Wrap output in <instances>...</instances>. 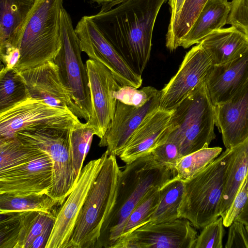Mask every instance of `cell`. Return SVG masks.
Wrapping results in <instances>:
<instances>
[{
	"label": "cell",
	"instance_id": "cell-4",
	"mask_svg": "<svg viewBox=\"0 0 248 248\" xmlns=\"http://www.w3.org/2000/svg\"><path fill=\"white\" fill-rule=\"evenodd\" d=\"M63 0H36L19 40L18 71L53 61L61 47Z\"/></svg>",
	"mask_w": 248,
	"mask_h": 248
},
{
	"label": "cell",
	"instance_id": "cell-40",
	"mask_svg": "<svg viewBox=\"0 0 248 248\" xmlns=\"http://www.w3.org/2000/svg\"><path fill=\"white\" fill-rule=\"evenodd\" d=\"M54 224L48 226L46 230L37 236L32 243L31 248H46L50 238Z\"/></svg>",
	"mask_w": 248,
	"mask_h": 248
},
{
	"label": "cell",
	"instance_id": "cell-29",
	"mask_svg": "<svg viewBox=\"0 0 248 248\" xmlns=\"http://www.w3.org/2000/svg\"><path fill=\"white\" fill-rule=\"evenodd\" d=\"M208 0H185L180 11L172 24L169 25L166 46L172 51L180 44L195 22Z\"/></svg>",
	"mask_w": 248,
	"mask_h": 248
},
{
	"label": "cell",
	"instance_id": "cell-24",
	"mask_svg": "<svg viewBox=\"0 0 248 248\" xmlns=\"http://www.w3.org/2000/svg\"><path fill=\"white\" fill-rule=\"evenodd\" d=\"M248 173V139L231 148L225 173L223 194L219 207L223 217Z\"/></svg>",
	"mask_w": 248,
	"mask_h": 248
},
{
	"label": "cell",
	"instance_id": "cell-21",
	"mask_svg": "<svg viewBox=\"0 0 248 248\" xmlns=\"http://www.w3.org/2000/svg\"><path fill=\"white\" fill-rule=\"evenodd\" d=\"M173 110L159 108L148 115L133 133L119 156L126 164L150 154L160 143Z\"/></svg>",
	"mask_w": 248,
	"mask_h": 248
},
{
	"label": "cell",
	"instance_id": "cell-15",
	"mask_svg": "<svg viewBox=\"0 0 248 248\" xmlns=\"http://www.w3.org/2000/svg\"><path fill=\"white\" fill-rule=\"evenodd\" d=\"M24 79L30 97L52 107L71 111L78 118L79 111L63 84L58 66L53 61L19 71Z\"/></svg>",
	"mask_w": 248,
	"mask_h": 248
},
{
	"label": "cell",
	"instance_id": "cell-9",
	"mask_svg": "<svg viewBox=\"0 0 248 248\" xmlns=\"http://www.w3.org/2000/svg\"><path fill=\"white\" fill-rule=\"evenodd\" d=\"M79 122L78 118L70 110L30 97L0 112V139L14 137L17 132L24 130L69 129Z\"/></svg>",
	"mask_w": 248,
	"mask_h": 248
},
{
	"label": "cell",
	"instance_id": "cell-33",
	"mask_svg": "<svg viewBox=\"0 0 248 248\" xmlns=\"http://www.w3.org/2000/svg\"><path fill=\"white\" fill-rule=\"evenodd\" d=\"M162 186L153 187L139 202L126 219L119 239L147 223L159 202Z\"/></svg>",
	"mask_w": 248,
	"mask_h": 248
},
{
	"label": "cell",
	"instance_id": "cell-20",
	"mask_svg": "<svg viewBox=\"0 0 248 248\" xmlns=\"http://www.w3.org/2000/svg\"><path fill=\"white\" fill-rule=\"evenodd\" d=\"M248 80V49L239 57L213 65L205 83L213 105L228 100Z\"/></svg>",
	"mask_w": 248,
	"mask_h": 248
},
{
	"label": "cell",
	"instance_id": "cell-27",
	"mask_svg": "<svg viewBox=\"0 0 248 248\" xmlns=\"http://www.w3.org/2000/svg\"><path fill=\"white\" fill-rule=\"evenodd\" d=\"M184 180L176 174L162 186L159 202L146 223L165 222L179 218V208L184 194Z\"/></svg>",
	"mask_w": 248,
	"mask_h": 248
},
{
	"label": "cell",
	"instance_id": "cell-19",
	"mask_svg": "<svg viewBox=\"0 0 248 248\" xmlns=\"http://www.w3.org/2000/svg\"><path fill=\"white\" fill-rule=\"evenodd\" d=\"M36 0H0V58L6 67L18 61L20 36Z\"/></svg>",
	"mask_w": 248,
	"mask_h": 248
},
{
	"label": "cell",
	"instance_id": "cell-32",
	"mask_svg": "<svg viewBox=\"0 0 248 248\" xmlns=\"http://www.w3.org/2000/svg\"><path fill=\"white\" fill-rule=\"evenodd\" d=\"M222 151L219 147H208L182 156L175 167L176 175L183 180L190 179L215 159Z\"/></svg>",
	"mask_w": 248,
	"mask_h": 248
},
{
	"label": "cell",
	"instance_id": "cell-5",
	"mask_svg": "<svg viewBox=\"0 0 248 248\" xmlns=\"http://www.w3.org/2000/svg\"><path fill=\"white\" fill-rule=\"evenodd\" d=\"M102 165L77 220L66 248H95L114 202L119 172L116 156L105 152Z\"/></svg>",
	"mask_w": 248,
	"mask_h": 248
},
{
	"label": "cell",
	"instance_id": "cell-12",
	"mask_svg": "<svg viewBox=\"0 0 248 248\" xmlns=\"http://www.w3.org/2000/svg\"><path fill=\"white\" fill-rule=\"evenodd\" d=\"M105 153L84 167L76 184L60 208L46 248H66L88 193L102 165Z\"/></svg>",
	"mask_w": 248,
	"mask_h": 248
},
{
	"label": "cell",
	"instance_id": "cell-22",
	"mask_svg": "<svg viewBox=\"0 0 248 248\" xmlns=\"http://www.w3.org/2000/svg\"><path fill=\"white\" fill-rule=\"evenodd\" d=\"M200 44L213 65H216L227 63L243 55L248 49V37L231 26L215 31Z\"/></svg>",
	"mask_w": 248,
	"mask_h": 248
},
{
	"label": "cell",
	"instance_id": "cell-43",
	"mask_svg": "<svg viewBox=\"0 0 248 248\" xmlns=\"http://www.w3.org/2000/svg\"><path fill=\"white\" fill-rule=\"evenodd\" d=\"M93 2L96 3L98 4L103 5L104 4L114 2L116 1H119L123 0H90Z\"/></svg>",
	"mask_w": 248,
	"mask_h": 248
},
{
	"label": "cell",
	"instance_id": "cell-7",
	"mask_svg": "<svg viewBox=\"0 0 248 248\" xmlns=\"http://www.w3.org/2000/svg\"><path fill=\"white\" fill-rule=\"evenodd\" d=\"M61 49L53 61L72 95L80 118L87 122L92 112L87 70L82 60V51L71 16L64 7L61 11Z\"/></svg>",
	"mask_w": 248,
	"mask_h": 248
},
{
	"label": "cell",
	"instance_id": "cell-18",
	"mask_svg": "<svg viewBox=\"0 0 248 248\" xmlns=\"http://www.w3.org/2000/svg\"><path fill=\"white\" fill-rule=\"evenodd\" d=\"M213 106L215 124L226 149L248 139V80L228 100Z\"/></svg>",
	"mask_w": 248,
	"mask_h": 248
},
{
	"label": "cell",
	"instance_id": "cell-44",
	"mask_svg": "<svg viewBox=\"0 0 248 248\" xmlns=\"http://www.w3.org/2000/svg\"><path fill=\"white\" fill-rule=\"evenodd\" d=\"M246 228H247V231H248V226H246Z\"/></svg>",
	"mask_w": 248,
	"mask_h": 248
},
{
	"label": "cell",
	"instance_id": "cell-16",
	"mask_svg": "<svg viewBox=\"0 0 248 248\" xmlns=\"http://www.w3.org/2000/svg\"><path fill=\"white\" fill-rule=\"evenodd\" d=\"M52 162L46 153L21 166L0 172V194H47L52 186Z\"/></svg>",
	"mask_w": 248,
	"mask_h": 248
},
{
	"label": "cell",
	"instance_id": "cell-28",
	"mask_svg": "<svg viewBox=\"0 0 248 248\" xmlns=\"http://www.w3.org/2000/svg\"><path fill=\"white\" fill-rule=\"evenodd\" d=\"M46 152L16 136L0 139V172L28 163Z\"/></svg>",
	"mask_w": 248,
	"mask_h": 248
},
{
	"label": "cell",
	"instance_id": "cell-10",
	"mask_svg": "<svg viewBox=\"0 0 248 248\" xmlns=\"http://www.w3.org/2000/svg\"><path fill=\"white\" fill-rule=\"evenodd\" d=\"M196 229L184 218L148 223L120 238L113 248H195Z\"/></svg>",
	"mask_w": 248,
	"mask_h": 248
},
{
	"label": "cell",
	"instance_id": "cell-2",
	"mask_svg": "<svg viewBox=\"0 0 248 248\" xmlns=\"http://www.w3.org/2000/svg\"><path fill=\"white\" fill-rule=\"evenodd\" d=\"M176 172L150 153L126 164L118 176L114 202L95 248H113L131 212L147 192L162 186Z\"/></svg>",
	"mask_w": 248,
	"mask_h": 248
},
{
	"label": "cell",
	"instance_id": "cell-11",
	"mask_svg": "<svg viewBox=\"0 0 248 248\" xmlns=\"http://www.w3.org/2000/svg\"><path fill=\"white\" fill-rule=\"evenodd\" d=\"M75 31L80 49L91 59L106 66L121 86L139 88L142 83L141 76L135 73L124 59L105 39L90 16H85L78 22Z\"/></svg>",
	"mask_w": 248,
	"mask_h": 248
},
{
	"label": "cell",
	"instance_id": "cell-30",
	"mask_svg": "<svg viewBox=\"0 0 248 248\" xmlns=\"http://www.w3.org/2000/svg\"><path fill=\"white\" fill-rule=\"evenodd\" d=\"M30 98L26 82L19 72L1 64L0 112Z\"/></svg>",
	"mask_w": 248,
	"mask_h": 248
},
{
	"label": "cell",
	"instance_id": "cell-3",
	"mask_svg": "<svg viewBox=\"0 0 248 248\" xmlns=\"http://www.w3.org/2000/svg\"><path fill=\"white\" fill-rule=\"evenodd\" d=\"M173 110L159 145L166 141L176 143L182 157L209 147L216 138L215 124L214 106L205 81Z\"/></svg>",
	"mask_w": 248,
	"mask_h": 248
},
{
	"label": "cell",
	"instance_id": "cell-1",
	"mask_svg": "<svg viewBox=\"0 0 248 248\" xmlns=\"http://www.w3.org/2000/svg\"><path fill=\"white\" fill-rule=\"evenodd\" d=\"M167 0H120L103 5L99 13L90 16L105 39L140 76L150 57L157 15Z\"/></svg>",
	"mask_w": 248,
	"mask_h": 248
},
{
	"label": "cell",
	"instance_id": "cell-36",
	"mask_svg": "<svg viewBox=\"0 0 248 248\" xmlns=\"http://www.w3.org/2000/svg\"><path fill=\"white\" fill-rule=\"evenodd\" d=\"M227 24L233 26L248 37V0H232Z\"/></svg>",
	"mask_w": 248,
	"mask_h": 248
},
{
	"label": "cell",
	"instance_id": "cell-42",
	"mask_svg": "<svg viewBox=\"0 0 248 248\" xmlns=\"http://www.w3.org/2000/svg\"><path fill=\"white\" fill-rule=\"evenodd\" d=\"M248 226V201L239 216L235 219Z\"/></svg>",
	"mask_w": 248,
	"mask_h": 248
},
{
	"label": "cell",
	"instance_id": "cell-39",
	"mask_svg": "<svg viewBox=\"0 0 248 248\" xmlns=\"http://www.w3.org/2000/svg\"><path fill=\"white\" fill-rule=\"evenodd\" d=\"M228 227L229 231L225 247L248 248V232L246 226L242 222L235 219Z\"/></svg>",
	"mask_w": 248,
	"mask_h": 248
},
{
	"label": "cell",
	"instance_id": "cell-38",
	"mask_svg": "<svg viewBox=\"0 0 248 248\" xmlns=\"http://www.w3.org/2000/svg\"><path fill=\"white\" fill-rule=\"evenodd\" d=\"M248 201V173L240 186L231 205L222 217L225 227H228L239 216Z\"/></svg>",
	"mask_w": 248,
	"mask_h": 248
},
{
	"label": "cell",
	"instance_id": "cell-23",
	"mask_svg": "<svg viewBox=\"0 0 248 248\" xmlns=\"http://www.w3.org/2000/svg\"><path fill=\"white\" fill-rule=\"evenodd\" d=\"M230 9L228 0H208L180 46L187 48L198 44L215 31L222 28L227 24Z\"/></svg>",
	"mask_w": 248,
	"mask_h": 248
},
{
	"label": "cell",
	"instance_id": "cell-41",
	"mask_svg": "<svg viewBox=\"0 0 248 248\" xmlns=\"http://www.w3.org/2000/svg\"><path fill=\"white\" fill-rule=\"evenodd\" d=\"M185 0H169L170 7V17L169 25H171L175 20L180 11Z\"/></svg>",
	"mask_w": 248,
	"mask_h": 248
},
{
	"label": "cell",
	"instance_id": "cell-14",
	"mask_svg": "<svg viewBox=\"0 0 248 248\" xmlns=\"http://www.w3.org/2000/svg\"><path fill=\"white\" fill-rule=\"evenodd\" d=\"M213 64L198 44L186 54L176 74L161 90L160 108L173 110L205 81Z\"/></svg>",
	"mask_w": 248,
	"mask_h": 248
},
{
	"label": "cell",
	"instance_id": "cell-31",
	"mask_svg": "<svg viewBox=\"0 0 248 248\" xmlns=\"http://www.w3.org/2000/svg\"><path fill=\"white\" fill-rule=\"evenodd\" d=\"M94 129L86 123L81 122L70 129V149L72 166L76 182L79 178L86 158L92 143Z\"/></svg>",
	"mask_w": 248,
	"mask_h": 248
},
{
	"label": "cell",
	"instance_id": "cell-13",
	"mask_svg": "<svg viewBox=\"0 0 248 248\" xmlns=\"http://www.w3.org/2000/svg\"><path fill=\"white\" fill-rule=\"evenodd\" d=\"M92 105V115L86 122L101 139L112 119L117 103L113 96L121 85L111 72L99 62H86Z\"/></svg>",
	"mask_w": 248,
	"mask_h": 248
},
{
	"label": "cell",
	"instance_id": "cell-6",
	"mask_svg": "<svg viewBox=\"0 0 248 248\" xmlns=\"http://www.w3.org/2000/svg\"><path fill=\"white\" fill-rule=\"evenodd\" d=\"M231 149H226L192 178L184 180L179 217L201 229L220 217L219 207Z\"/></svg>",
	"mask_w": 248,
	"mask_h": 248
},
{
	"label": "cell",
	"instance_id": "cell-26",
	"mask_svg": "<svg viewBox=\"0 0 248 248\" xmlns=\"http://www.w3.org/2000/svg\"><path fill=\"white\" fill-rule=\"evenodd\" d=\"M62 204L47 194H0V214L40 211L57 216Z\"/></svg>",
	"mask_w": 248,
	"mask_h": 248
},
{
	"label": "cell",
	"instance_id": "cell-37",
	"mask_svg": "<svg viewBox=\"0 0 248 248\" xmlns=\"http://www.w3.org/2000/svg\"><path fill=\"white\" fill-rule=\"evenodd\" d=\"M150 153L157 161L168 166L175 172V167L182 157L178 145L171 141H166L160 144Z\"/></svg>",
	"mask_w": 248,
	"mask_h": 248
},
{
	"label": "cell",
	"instance_id": "cell-35",
	"mask_svg": "<svg viewBox=\"0 0 248 248\" xmlns=\"http://www.w3.org/2000/svg\"><path fill=\"white\" fill-rule=\"evenodd\" d=\"M224 227L221 216L205 226L197 236L195 248H222Z\"/></svg>",
	"mask_w": 248,
	"mask_h": 248
},
{
	"label": "cell",
	"instance_id": "cell-34",
	"mask_svg": "<svg viewBox=\"0 0 248 248\" xmlns=\"http://www.w3.org/2000/svg\"><path fill=\"white\" fill-rule=\"evenodd\" d=\"M160 91L151 86L140 90L130 86H123L114 92V97L125 105L140 107L146 104Z\"/></svg>",
	"mask_w": 248,
	"mask_h": 248
},
{
	"label": "cell",
	"instance_id": "cell-17",
	"mask_svg": "<svg viewBox=\"0 0 248 248\" xmlns=\"http://www.w3.org/2000/svg\"><path fill=\"white\" fill-rule=\"evenodd\" d=\"M161 91L140 107L124 104L118 101L112 119L103 137L100 147H107L109 155L119 156L133 133L143 120L160 105Z\"/></svg>",
	"mask_w": 248,
	"mask_h": 248
},
{
	"label": "cell",
	"instance_id": "cell-25",
	"mask_svg": "<svg viewBox=\"0 0 248 248\" xmlns=\"http://www.w3.org/2000/svg\"><path fill=\"white\" fill-rule=\"evenodd\" d=\"M40 212L0 214V248H24L32 224Z\"/></svg>",
	"mask_w": 248,
	"mask_h": 248
},
{
	"label": "cell",
	"instance_id": "cell-8",
	"mask_svg": "<svg viewBox=\"0 0 248 248\" xmlns=\"http://www.w3.org/2000/svg\"><path fill=\"white\" fill-rule=\"evenodd\" d=\"M71 128H42L19 131L16 135L37 146L49 155L53 165V182L49 195L62 204L77 183L70 155Z\"/></svg>",
	"mask_w": 248,
	"mask_h": 248
}]
</instances>
